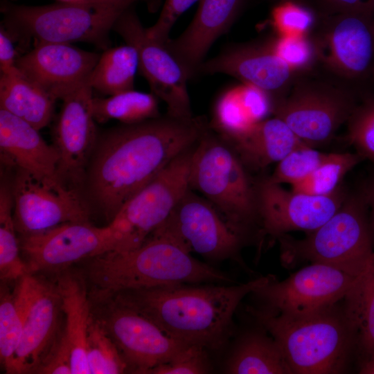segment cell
I'll return each mask as SVG.
<instances>
[{
  "label": "cell",
  "mask_w": 374,
  "mask_h": 374,
  "mask_svg": "<svg viewBox=\"0 0 374 374\" xmlns=\"http://www.w3.org/2000/svg\"><path fill=\"white\" fill-rule=\"evenodd\" d=\"M244 3L245 0H199L195 15L184 31L164 44L189 79L197 75L207 52L229 30Z\"/></svg>",
  "instance_id": "22"
},
{
  "label": "cell",
  "mask_w": 374,
  "mask_h": 374,
  "mask_svg": "<svg viewBox=\"0 0 374 374\" xmlns=\"http://www.w3.org/2000/svg\"><path fill=\"white\" fill-rule=\"evenodd\" d=\"M86 260L82 276L91 294L118 292L173 284H229L233 280L197 260L177 241L154 231L139 248L107 252Z\"/></svg>",
  "instance_id": "3"
},
{
  "label": "cell",
  "mask_w": 374,
  "mask_h": 374,
  "mask_svg": "<svg viewBox=\"0 0 374 374\" xmlns=\"http://www.w3.org/2000/svg\"><path fill=\"white\" fill-rule=\"evenodd\" d=\"M18 57L14 46V41L5 28H0V71L1 74L16 73L19 69L16 66Z\"/></svg>",
  "instance_id": "43"
},
{
  "label": "cell",
  "mask_w": 374,
  "mask_h": 374,
  "mask_svg": "<svg viewBox=\"0 0 374 374\" xmlns=\"http://www.w3.org/2000/svg\"><path fill=\"white\" fill-rule=\"evenodd\" d=\"M199 73H221L234 77L242 83L267 93L273 105L285 96L299 74L267 42L228 47L215 57L205 60L197 69V75Z\"/></svg>",
  "instance_id": "20"
},
{
  "label": "cell",
  "mask_w": 374,
  "mask_h": 374,
  "mask_svg": "<svg viewBox=\"0 0 374 374\" xmlns=\"http://www.w3.org/2000/svg\"><path fill=\"white\" fill-rule=\"evenodd\" d=\"M269 96L251 84L226 89L216 100L209 127L222 136L242 133L272 113Z\"/></svg>",
  "instance_id": "26"
},
{
  "label": "cell",
  "mask_w": 374,
  "mask_h": 374,
  "mask_svg": "<svg viewBox=\"0 0 374 374\" xmlns=\"http://www.w3.org/2000/svg\"><path fill=\"white\" fill-rule=\"evenodd\" d=\"M330 153L308 145L300 146L277 163L272 174L266 177L271 183L293 186L305 179L328 158Z\"/></svg>",
  "instance_id": "36"
},
{
  "label": "cell",
  "mask_w": 374,
  "mask_h": 374,
  "mask_svg": "<svg viewBox=\"0 0 374 374\" xmlns=\"http://www.w3.org/2000/svg\"><path fill=\"white\" fill-rule=\"evenodd\" d=\"M343 313L362 361L374 352V269L359 275L343 299Z\"/></svg>",
  "instance_id": "29"
},
{
  "label": "cell",
  "mask_w": 374,
  "mask_h": 374,
  "mask_svg": "<svg viewBox=\"0 0 374 374\" xmlns=\"http://www.w3.org/2000/svg\"><path fill=\"white\" fill-rule=\"evenodd\" d=\"M69 269L55 274L64 316L60 341L69 350L72 374H90L87 357V335L91 314L87 283L82 274Z\"/></svg>",
  "instance_id": "25"
},
{
  "label": "cell",
  "mask_w": 374,
  "mask_h": 374,
  "mask_svg": "<svg viewBox=\"0 0 374 374\" xmlns=\"http://www.w3.org/2000/svg\"><path fill=\"white\" fill-rule=\"evenodd\" d=\"M320 15L343 12L374 13V0H316Z\"/></svg>",
  "instance_id": "42"
},
{
  "label": "cell",
  "mask_w": 374,
  "mask_h": 374,
  "mask_svg": "<svg viewBox=\"0 0 374 374\" xmlns=\"http://www.w3.org/2000/svg\"><path fill=\"white\" fill-rule=\"evenodd\" d=\"M100 56L71 44L42 42L18 57L16 66L57 100L88 81Z\"/></svg>",
  "instance_id": "21"
},
{
  "label": "cell",
  "mask_w": 374,
  "mask_h": 374,
  "mask_svg": "<svg viewBox=\"0 0 374 374\" xmlns=\"http://www.w3.org/2000/svg\"><path fill=\"white\" fill-rule=\"evenodd\" d=\"M55 101L20 71L1 74L0 109L22 118L38 130L51 122Z\"/></svg>",
  "instance_id": "27"
},
{
  "label": "cell",
  "mask_w": 374,
  "mask_h": 374,
  "mask_svg": "<svg viewBox=\"0 0 374 374\" xmlns=\"http://www.w3.org/2000/svg\"><path fill=\"white\" fill-rule=\"evenodd\" d=\"M197 1L199 0H166L157 21L146 28L147 35L165 44L178 18Z\"/></svg>",
  "instance_id": "41"
},
{
  "label": "cell",
  "mask_w": 374,
  "mask_h": 374,
  "mask_svg": "<svg viewBox=\"0 0 374 374\" xmlns=\"http://www.w3.org/2000/svg\"><path fill=\"white\" fill-rule=\"evenodd\" d=\"M256 188L260 240L317 229L338 211L348 195L341 186L332 194L322 196L290 191L266 178L256 181Z\"/></svg>",
  "instance_id": "17"
},
{
  "label": "cell",
  "mask_w": 374,
  "mask_h": 374,
  "mask_svg": "<svg viewBox=\"0 0 374 374\" xmlns=\"http://www.w3.org/2000/svg\"><path fill=\"white\" fill-rule=\"evenodd\" d=\"M367 204L369 220L374 236V176L360 190Z\"/></svg>",
  "instance_id": "44"
},
{
  "label": "cell",
  "mask_w": 374,
  "mask_h": 374,
  "mask_svg": "<svg viewBox=\"0 0 374 374\" xmlns=\"http://www.w3.org/2000/svg\"><path fill=\"white\" fill-rule=\"evenodd\" d=\"M211 371L207 349L189 345L170 361L157 366L148 374H204Z\"/></svg>",
  "instance_id": "40"
},
{
  "label": "cell",
  "mask_w": 374,
  "mask_h": 374,
  "mask_svg": "<svg viewBox=\"0 0 374 374\" xmlns=\"http://www.w3.org/2000/svg\"><path fill=\"white\" fill-rule=\"evenodd\" d=\"M269 275L237 285L173 284L100 295L145 316L170 337L206 349H219L242 299L267 283Z\"/></svg>",
  "instance_id": "2"
},
{
  "label": "cell",
  "mask_w": 374,
  "mask_h": 374,
  "mask_svg": "<svg viewBox=\"0 0 374 374\" xmlns=\"http://www.w3.org/2000/svg\"><path fill=\"white\" fill-rule=\"evenodd\" d=\"M359 373L374 374V352L368 358L362 362Z\"/></svg>",
  "instance_id": "46"
},
{
  "label": "cell",
  "mask_w": 374,
  "mask_h": 374,
  "mask_svg": "<svg viewBox=\"0 0 374 374\" xmlns=\"http://www.w3.org/2000/svg\"><path fill=\"white\" fill-rule=\"evenodd\" d=\"M248 312L279 344L293 374L342 373L354 346L343 311L335 306L306 316L289 317L262 308Z\"/></svg>",
  "instance_id": "5"
},
{
  "label": "cell",
  "mask_w": 374,
  "mask_h": 374,
  "mask_svg": "<svg viewBox=\"0 0 374 374\" xmlns=\"http://www.w3.org/2000/svg\"><path fill=\"white\" fill-rule=\"evenodd\" d=\"M13 217V202L10 184L1 180L0 187V278L16 282L28 274L21 254Z\"/></svg>",
  "instance_id": "33"
},
{
  "label": "cell",
  "mask_w": 374,
  "mask_h": 374,
  "mask_svg": "<svg viewBox=\"0 0 374 374\" xmlns=\"http://www.w3.org/2000/svg\"><path fill=\"white\" fill-rule=\"evenodd\" d=\"M89 295L91 314L116 344L131 373L148 374L192 345L170 337L149 319L110 296Z\"/></svg>",
  "instance_id": "11"
},
{
  "label": "cell",
  "mask_w": 374,
  "mask_h": 374,
  "mask_svg": "<svg viewBox=\"0 0 374 374\" xmlns=\"http://www.w3.org/2000/svg\"><path fill=\"white\" fill-rule=\"evenodd\" d=\"M358 103L354 91L342 84L295 80L285 96L274 104L272 114L315 148L332 139Z\"/></svg>",
  "instance_id": "9"
},
{
  "label": "cell",
  "mask_w": 374,
  "mask_h": 374,
  "mask_svg": "<svg viewBox=\"0 0 374 374\" xmlns=\"http://www.w3.org/2000/svg\"><path fill=\"white\" fill-rule=\"evenodd\" d=\"M42 277L26 274L28 305L10 374L35 373L62 335L58 336L62 309L56 283Z\"/></svg>",
  "instance_id": "19"
},
{
  "label": "cell",
  "mask_w": 374,
  "mask_h": 374,
  "mask_svg": "<svg viewBox=\"0 0 374 374\" xmlns=\"http://www.w3.org/2000/svg\"><path fill=\"white\" fill-rule=\"evenodd\" d=\"M112 30L136 48L139 69L153 94L166 104V114L177 118H193L187 87L189 78L166 45L147 35L133 6L121 14Z\"/></svg>",
  "instance_id": "16"
},
{
  "label": "cell",
  "mask_w": 374,
  "mask_h": 374,
  "mask_svg": "<svg viewBox=\"0 0 374 374\" xmlns=\"http://www.w3.org/2000/svg\"><path fill=\"white\" fill-rule=\"evenodd\" d=\"M195 145L175 157L108 224L114 238L113 251L124 253L139 248L167 218L189 188V169Z\"/></svg>",
  "instance_id": "8"
},
{
  "label": "cell",
  "mask_w": 374,
  "mask_h": 374,
  "mask_svg": "<svg viewBox=\"0 0 374 374\" xmlns=\"http://www.w3.org/2000/svg\"><path fill=\"white\" fill-rule=\"evenodd\" d=\"M8 288V283H1L0 359L6 373L10 374L28 305L26 274L16 281L12 292Z\"/></svg>",
  "instance_id": "30"
},
{
  "label": "cell",
  "mask_w": 374,
  "mask_h": 374,
  "mask_svg": "<svg viewBox=\"0 0 374 374\" xmlns=\"http://www.w3.org/2000/svg\"><path fill=\"white\" fill-rule=\"evenodd\" d=\"M155 231L177 241L190 253L195 252L214 262L240 261L239 251L247 243L212 204L190 188Z\"/></svg>",
  "instance_id": "14"
},
{
  "label": "cell",
  "mask_w": 374,
  "mask_h": 374,
  "mask_svg": "<svg viewBox=\"0 0 374 374\" xmlns=\"http://www.w3.org/2000/svg\"><path fill=\"white\" fill-rule=\"evenodd\" d=\"M92 90L87 81L62 98L53 129V145L59 156V178L78 190L98 135L93 114Z\"/></svg>",
  "instance_id": "18"
},
{
  "label": "cell",
  "mask_w": 374,
  "mask_h": 374,
  "mask_svg": "<svg viewBox=\"0 0 374 374\" xmlns=\"http://www.w3.org/2000/svg\"><path fill=\"white\" fill-rule=\"evenodd\" d=\"M321 19L312 39L317 61L348 87L374 80V13L343 12Z\"/></svg>",
  "instance_id": "10"
},
{
  "label": "cell",
  "mask_w": 374,
  "mask_h": 374,
  "mask_svg": "<svg viewBox=\"0 0 374 374\" xmlns=\"http://www.w3.org/2000/svg\"><path fill=\"white\" fill-rule=\"evenodd\" d=\"M271 19L280 35H306L316 21L312 8L294 0H280L272 9Z\"/></svg>",
  "instance_id": "38"
},
{
  "label": "cell",
  "mask_w": 374,
  "mask_h": 374,
  "mask_svg": "<svg viewBox=\"0 0 374 374\" xmlns=\"http://www.w3.org/2000/svg\"><path fill=\"white\" fill-rule=\"evenodd\" d=\"M17 232L28 235L68 222H89L90 210L79 191L60 181L16 169L10 183Z\"/></svg>",
  "instance_id": "13"
},
{
  "label": "cell",
  "mask_w": 374,
  "mask_h": 374,
  "mask_svg": "<svg viewBox=\"0 0 374 374\" xmlns=\"http://www.w3.org/2000/svg\"><path fill=\"white\" fill-rule=\"evenodd\" d=\"M134 6V5H132ZM127 4H88L57 1L27 6L2 0V26L14 42L25 48L42 42H87L107 49L109 33Z\"/></svg>",
  "instance_id": "6"
},
{
  "label": "cell",
  "mask_w": 374,
  "mask_h": 374,
  "mask_svg": "<svg viewBox=\"0 0 374 374\" xmlns=\"http://www.w3.org/2000/svg\"><path fill=\"white\" fill-rule=\"evenodd\" d=\"M267 43L282 60L298 73L310 69L317 61L312 41L306 35H279Z\"/></svg>",
  "instance_id": "39"
},
{
  "label": "cell",
  "mask_w": 374,
  "mask_h": 374,
  "mask_svg": "<svg viewBox=\"0 0 374 374\" xmlns=\"http://www.w3.org/2000/svg\"><path fill=\"white\" fill-rule=\"evenodd\" d=\"M138 69V53L133 46L108 48L100 55L88 82L100 93L114 95L133 89Z\"/></svg>",
  "instance_id": "31"
},
{
  "label": "cell",
  "mask_w": 374,
  "mask_h": 374,
  "mask_svg": "<svg viewBox=\"0 0 374 374\" xmlns=\"http://www.w3.org/2000/svg\"><path fill=\"white\" fill-rule=\"evenodd\" d=\"M39 131L22 118L0 109L1 158L8 165L36 177L60 181L57 152Z\"/></svg>",
  "instance_id": "23"
},
{
  "label": "cell",
  "mask_w": 374,
  "mask_h": 374,
  "mask_svg": "<svg viewBox=\"0 0 374 374\" xmlns=\"http://www.w3.org/2000/svg\"><path fill=\"white\" fill-rule=\"evenodd\" d=\"M11 1H17V0H11Z\"/></svg>",
  "instance_id": "48"
},
{
  "label": "cell",
  "mask_w": 374,
  "mask_h": 374,
  "mask_svg": "<svg viewBox=\"0 0 374 374\" xmlns=\"http://www.w3.org/2000/svg\"><path fill=\"white\" fill-rule=\"evenodd\" d=\"M260 328L241 337L226 363V373L292 374L279 344Z\"/></svg>",
  "instance_id": "28"
},
{
  "label": "cell",
  "mask_w": 374,
  "mask_h": 374,
  "mask_svg": "<svg viewBox=\"0 0 374 374\" xmlns=\"http://www.w3.org/2000/svg\"><path fill=\"white\" fill-rule=\"evenodd\" d=\"M219 136L247 170L264 169L305 145L283 120L276 116L261 121L242 133Z\"/></svg>",
  "instance_id": "24"
},
{
  "label": "cell",
  "mask_w": 374,
  "mask_h": 374,
  "mask_svg": "<svg viewBox=\"0 0 374 374\" xmlns=\"http://www.w3.org/2000/svg\"><path fill=\"white\" fill-rule=\"evenodd\" d=\"M346 124L349 143L364 159L374 163V95L358 103Z\"/></svg>",
  "instance_id": "37"
},
{
  "label": "cell",
  "mask_w": 374,
  "mask_h": 374,
  "mask_svg": "<svg viewBox=\"0 0 374 374\" xmlns=\"http://www.w3.org/2000/svg\"><path fill=\"white\" fill-rule=\"evenodd\" d=\"M364 160L359 153H330L326 160L292 190L312 195H328L339 187L344 176Z\"/></svg>",
  "instance_id": "34"
},
{
  "label": "cell",
  "mask_w": 374,
  "mask_h": 374,
  "mask_svg": "<svg viewBox=\"0 0 374 374\" xmlns=\"http://www.w3.org/2000/svg\"><path fill=\"white\" fill-rule=\"evenodd\" d=\"M87 357L90 374H118L129 367L103 326L91 314L87 335Z\"/></svg>",
  "instance_id": "35"
},
{
  "label": "cell",
  "mask_w": 374,
  "mask_h": 374,
  "mask_svg": "<svg viewBox=\"0 0 374 374\" xmlns=\"http://www.w3.org/2000/svg\"><path fill=\"white\" fill-rule=\"evenodd\" d=\"M358 276L332 265L310 263L282 281L272 276L252 294L264 304L260 308L302 317L334 307L344 299Z\"/></svg>",
  "instance_id": "12"
},
{
  "label": "cell",
  "mask_w": 374,
  "mask_h": 374,
  "mask_svg": "<svg viewBox=\"0 0 374 374\" xmlns=\"http://www.w3.org/2000/svg\"><path fill=\"white\" fill-rule=\"evenodd\" d=\"M204 116L168 115L123 124L98 135L81 185L89 210L108 222L136 193L208 129Z\"/></svg>",
  "instance_id": "1"
},
{
  "label": "cell",
  "mask_w": 374,
  "mask_h": 374,
  "mask_svg": "<svg viewBox=\"0 0 374 374\" xmlns=\"http://www.w3.org/2000/svg\"><path fill=\"white\" fill-rule=\"evenodd\" d=\"M371 265H372V267H373V269H374V254H373V258H372Z\"/></svg>",
  "instance_id": "47"
},
{
  "label": "cell",
  "mask_w": 374,
  "mask_h": 374,
  "mask_svg": "<svg viewBox=\"0 0 374 374\" xmlns=\"http://www.w3.org/2000/svg\"><path fill=\"white\" fill-rule=\"evenodd\" d=\"M188 187L201 193L247 242L260 240L256 181L229 145L210 127L195 146Z\"/></svg>",
  "instance_id": "4"
},
{
  "label": "cell",
  "mask_w": 374,
  "mask_h": 374,
  "mask_svg": "<svg viewBox=\"0 0 374 374\" xmlns=\"http://www.w3.org/2000/svg\"><path fill=\"white\" fill-rule=\"evenodd\" d=\"M28 274H58L82 260L114 250L112 228L89 222L64 223L19 238Z\"/></svg>",
  "instance_id": "15"
},
{
  "label": "cell",
  "mask_w": 374,
  "mask_h": 374,
  "mask_svg": "<svg viewBox=\"0 0 374 374\" xmlns=\"http://www.w3.org/2000/svg\"><path fill=\"white\" fill-rule=\"evenodd\" d=\"M92 109L99 123L114 119L123 124H134L160 116L157 96L133 89L107 98H93Z\"/></svg>",
  "instance_id": "32"
},
{
  "label": "cell",
  "mask_w": 374,
  "mask_h": 374,
  "mask_svg": "<svg viewBox=\"0 0 374 374\" xmlns=\"http://www.w3.org/2000/svg\"><path fill=\"white\" fill-rule=\"evenodd\" d=\"M57 1L72 2L88 4H127L132 6L141 0H57Z\"/></svg>",
  "instance_id": "45"
},
{
  "label": "cell",
  "mask_w": 374,
  "mask_h": 374,
  "mask_svg": "<svg viewBox=\"0 0 374 374\" xmlns=\"http://www.w3.org/2000/svg\"><path fill=\"white\" fill-rule=\"evenodd\" d=\"M280 260L291 268L310 262L332 265L358 276L371 265L374 236L368 210L359 190L348 195L338 211L303 239L283 235Z\"/></svg>",
  "instance_id": "7"
}]
</instances>
